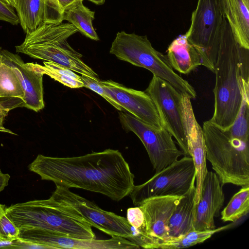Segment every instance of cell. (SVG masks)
Listing matches in <instances>:
<instances>
[{"label":"cell","mask_w":249,"mask_h":249,"mask_svg":"<svg viewBox=\"0 0 249 249\" xmlns=\"http://www.w3.org/2000/svg\"><path fill=\"white\" fill-rule=\"evenodd\" d=\"M29 169L56 186L100 193L116 201L129 196L135 186L134 175L118 150L107 149L73 157L39 154Z\"/></svg>","instance_id":"1"},{"label":"cell","mask_w":249,"mask_h":249,"mask_svg":"<svg viewBox=\"0 0 249 249\" xmlns=\"http://www.w3.org/2000/svg\"><path fill=\"white\" fill-rule=\"evenodd\" d=\"M242 47L235 39L226 18L221 23L214 67V112L209 121L224 130L233 123L242 100L239 79Z\"/></svg>","instance_id":"2"},{"label":"cell","mask_w":249,"mask_h":249,"mask_svg":"<svg viewBox=\"0 0 249 249\" xmlns=\"http://www.w3.org/2000/svg\"><path fill=\"white\" fill-rule=\"evenodd\" d=\"M7 211L19 230L37 228L79 239L96 238L92 226L77 211L51 197L11 205Z\"/></svg>","instance_id":"3"},{"label":"cell","mask_w":249,"mask_h":249,"mask_svg":"<svg viewBox=\"0 0 249 249\" xmlns=\"http://www.w3.org/2000/svg\"><path fill=\"white\" fill-rule=\"evenodd\" d=\"M77 32V29L70 23H44L26 34L24 41L16 46V52L35 59L56 63L100 81L98 75L81 59L83 55L67 41Z\"/></svg>","instance_id":"4"},{"label":"cell","mask_w":249,"mask_h":249,"mask_svg":"<svg viewBox=\"0 0 249 249\" xmlns=\"http://www.w3.org/2000/svg\"><path fill=\"white\" fill-rule=\"evenodd\" d=\"M206 158L221 184L249 185V142L232 138L209 120L203 123Z\"/></svg>","instance_id":"5"},{"label":"cell","mask_w":249,"mask_h":249,"mask_svg":"<svg viewBox=\"0 0 249 249\" xmlns=\"http://www.w3.org/2000/svg\"><path fill=\"white\" fill-rule=\"evenodd\" d=\"M109 53L121 60L147 69L179 93L185 94L191 99L196 98L193 87L175 71L167 55L154 48L147 36L119 32L111 44Z\"/></svg>","instance_id":"6"},{"label":"cell","mask_w":249,"mask_h":249,"mask_svg":"<svg viewBox=\"0 0 249 249\" xmlns=\"http://www.w3.org/2000/svg\"><path fill=\"white\" fill-rule=\"evenodd\" d=\"M225 18L220 0H198L185 34L189 42L198 52L201 65L213 72L219 49L218 31Z\"/></svg>","instance_id":"7"},{"label":"cell","mask_w":249,"mask_h":249,"mask_svg":"<svg viewBox=\"0 0 249 249\" xmlns=\"http://www.w3.org/2000/svg\"><path fill=\"white\" fill-rule=\"evenodd\" d=\"M196 173L192 158L184 156L156 174L145 182L135 185L129 195L139 206L145 200L158 196L185 195L195 184Z\"/></svg>","instance_id":"8"},{"label":"cell","mask_w":249,"mask_h":249,"mask_svg":"<svg viewBox=\"0 0 249 249\" xmlns=\"http://www.w3.org/2000/svg\"><path fill=\"white\" fill-rule=\"evenodd\" d=\"M119 118L122 127L126 131L133 132L141 141L156 173L184 155L177 148L172 134L165 127L156 128L123 111L119 112Z\"/></svg>","instance_id":"9"},{"label":"cell","mask_w":249,"mask_h":249,"mask_svg":"<svg viewBox=\"0 0 249 249\" xmlns=\"http://www.w3.org/2000/svg\"><path fill=\"white\" fill-rule=\"evenodd\" d=\"M50 197L73 208L92 227L111 236L122 237L136 243L134 229L126 218L101 209L67 188L56 186Z\"/></svg>","instance_id":"10"},{"label":"cell","mask_w":249,"mask_h":249,"mask_svg":"<svg viewBox=\"0 0 249 249\" xmlns=\"http://www.w3.org/2000/svg\"><path fill=\"white\" fill-rule=\"evenodd\" d=\"M145 92L153 101L162 126L175 139L184 156H189L179 107L180 93L167 83L154 76Z\"/></svg>","instance_id":"11"},{"label":"cell","mask_w":249,"mask_h":249,"mask_svg":"<svg viewBox=\"0 0 249 249\" xmlns=\"http://www.w3.org/2000/svg\"><path fill=\"white\" fill-rule=\"evenodd\" d=\"M18 238L50 247L52 249H139L136 243L116 236L106 240L83 239L62 235L37 228L19 230Z\"/></svg>","instance_id":"12"},{"label":"cell","mask_w":249,"mask_h":249,"mask_svg":"<svg viewBox=\"0 0 249 249\" xmlns=\"http://www.w3.org/2000/svg\"><path fill=\"white\" fill-rule=\"evenodd\" d=\"M178 104L189 156L193 159L196 169V206L199 200L203 182L208 172L203 132L196 120L191 99L180 94Z\"/></svg>","instance_id":"13"},{"label":"cell","mask_w":249,"mask_h":249,"mask_svg":"<svg viewBox=\"0 0 249 249\" xmlns=\"http://www.w3.org/2000/svg\"><path fill=\"white\" fill-rule=\"evenodd\" d=\"M99 84L124 110L156 128L162 127L156 106L146 92L127 88L111 80H100Z\"/></svg>","instance_id":"14"},{"label":"cell","mask_w":249,"mask_h":249,"mask_svg":"<svg viewBox=\"0 0 249 249\" xmlns=\"http://www.w3.org/2000/svg\"><path fill=\"white\" fill-rule=\"evenodd\" d=\"M180 196H158L149 198L139 206L145 220L146 231L151 249L168 237V225Z\"/></svg>","instance_id":"15"},{"label":"cell","mask_w":249,"mask_h":249,"mask_svg":"<svg viewBox=\"0 0 249 249\" xmlns=\"http://www.w3.org/2000/svg\"><path fill=\"white\" fill-rule=\"evenodd\" d=\"M224 200L223 185L217 175L208 171L199 200L195 206L194 229L205 231L215 229L214 218L219 216Z\"/></svg>","instance_id":"16"},{"label":"cell","mask_w":249,"mask_h":249,"mask_svg":"<svg viewBox=\"0 0 249 249\" xmlns=\"http://www.w3.org/2000/svg\"><path fill=\"white\" fill-rule=\"evenodd\" d=\"M0 60L10 66L18 77L25 92L24 107L36 112L45 106L43 76L25 63L18 54L0 47Z\"/></svg>","instance_id":"17"},{"label":"cell","mask_w":249,"mask_h":249,"mask_svg":"<svg viewBox=\"0 0 249 249\" xmlns=\"http://www.w3.org/2000/svg\"><path fill=\"white\" fill-rule=\"evenodd\" d=\"M222 8L235 39L249 49V0H224Z\"/></svg>","instance_id":"18"},{"label":"cell","mask_w":249,"mask_h":249,"mask_svg":"<svg viewBox=\"0 0 249 249\" xmlns=\"http://www.w3.org/2000/svg\"><path fill=\"white\" fill-rule=\"evenodd\" d=\"M196 185L181 196L169 221L168 237H178L194 229Z\"/></svg>","instance_id":"19"},{"label":"cell","mask_w":249,"mask_h":249,"mask_svg":"<svg viewBox=\"0 0 249 249\" xmlns=\"http://www.w3.org/2000/svg\"><path fill=\"white\" fill-rule=\"evenodd\" d=\"M167 57L173 69L185 74L201 65L198 52L189 42L185 34L179 36L171 42L167 49Z\"/></svg>","instance_id":"20"},{"label":"cell","mask_w":249,"mask_h":249,"mask_svg":"<svg viewBox=\"0 0 249 249\" xmlns=\"http://www.w3.org/2000/svg\"><path fill=\"white\" fill-rule=\"evenodd\" d=\"M25 92L12 68L0 60V104L9 112L24 107Z\"/></svg>","instance_id":"21"},{"label":"cell","mask_w":249,"mask_h":249,"mask_svg":"<svg viewBox=\"0 0 249 249\" xmlns=\"http://www.w3.org/2000/svg\"><path fill=\"white\" fill-rule=\"evenodd\" d=\"M83 1L79 0L66 9L63 20L68 21L87 37L98 41L99 37L92 24L95 12L85 6Z\"/></svg>","instance_id":"22"},{"label":"cell","mask_w":249,"mask_h":249,"mask_svg":"<svg viewBox=\"0 0 249 249\" xmlns=\"http://www.w3.org/2000/svg\"><path fill=\"white\" fill-rule=\"evenodd\" d=\"M15 8L26 34L33 33L44 24L43 0H17Z\"/></svg>","instance_id":"23"},{"label":"cell","mask_w":249,"mask_h":249,"mask_svg":"<svg viewBox=\"0 0 249 249\" xmlns=\"http://www.w3.org/2000/svg\"><path fill=\"white\" fill-rule=\"evenodd\" d=\"M27 65L35 71L47 74L54 80L70 88L77 89L84 87L81 76L67 67L51 61L43 62L44 66L34 63Z\"/></svg>","instance_id":"24"},{"label":"cell","mask_w":249,"mask_h":249,"mask_svg":"<svg viewBox=\"0 0 249 249\" xmlns=\"http://www.w3.org/2000/svg\"><path fill=\"white\" fill-rule=\"evenodd\" d=\"M239 85L242 96L241 104L233 123L226 130L232 138L249 142V81L241 77Z\"/></svg>","instance_id":"25"},{"label":"cell","mask_w":249,"mask_h":249,"mask_svg":"<svg viewBox=\"0 0 249 249\" xmlns=\"http://www.w3.org/2000/svg\"><path fill=\"white\" fill-rule=\"evenodd\" d=\"M230 224L212 230L198 231L193 230L178 237H168L159 242L156 249H177L188 248L204 242L214 233L230 228Z\"/></svg>","instance_id":"26"},{"label":"cell","mask_w":249,"mask_h":249,"mask_svg":"<svg viewBox=\"0 0 249 249\" xmlns=\"http://www.w3.org/2000/svg\"><path fill=\"white\" fill-rule=\"evenodd\" d=\"M249 211V185L242 186L235 194L221 212L224 222H235L247 214Z\"/></svg>","instance_id":"27"},{"label":"cell","mask_w":249,"mask_h":249,"mask_svg":"<svg viewBox=\"0 0 249 249\" xmlns=\"http://www.w3.org/2000/svg\"><path fill=\"white\" fill-rule=\"evenodd\" d=\"M7 207L0 204V242H11L18 238L19 230L7 213Z\"/></svg>","instance_id":"28"},{"label":"cell","mask_w":249,"mask_h":249,"mask_svg":"<svg viewBox=\"0 0 249 249\" xmlns=\"http://www.w3.org/2000/svg\"><path fill=\"white\" fill-rule=\"evenodd\" d=\"M44 23L57 24L63 21L64 11L58 0H43Z\"/></svg>","instance_id":"29"},{"label":"cell","mask_w":249,"mask_h":249,"mask_svg":"<svg viewBox=\"0 0 249 249\" xmlns=\"http://www.w3.org/2000/svg\"><path fill=\"white\" fill-rule=\"evenodd\" d=\"M84 87L96 92L117 110L124 111L122 107L100 85L99 81H97L87 76H81Z\"/></svg>","instance_id":"30"},{"label":"cell","mask_w":249,"mask_h":249,"mask_svg":"<svg viewBox=\"0 0 249 249\" xmlns=\"http://www.w3.org/2000/svg\"><path fill=\"white\" fill-rule=\"evenodd\" d=\"M0 20L9 22L12 25H18L19 20L14 8L7 5L0 0Z\"/></svg>","instance_id":"31"},{"label":"cell","mask_w":249,"mask_h":249,"mask_svg":"<svg viewBox=\"0 0 249 249\" xmlns=\"http://www.w3.org/2000/svg\"><path fill=\"white\" fill-rule=\"evenodd\" d=\"M3 249H52L50 247L41 245L39 244L31 242L25 240L18 238L14 240L8 245V246L0 247Z\"/></svg>","instance_id":"32"},{"label":"cell","mask_w":249,"mask_h":249,"mask_svg":"<svg viewBox=\"0 0 249 249\" xmlns=\"http://www.w3.org/2000/svg\"><path fill=\"white\" fill-rule=\"evenodd\" d=\"M8 112L4 110H0V132L8 133L13 135H17L10 129L3 126V122L5 117L7 115Z\"/></svg>","instance_id":"33"},{"label":"cell","mask_w":249,"mask_h":249,"mask_svg":"<svg viewBox=\"0 0 249 249\" xmlns=\"http://www.w3.org/2000/svg\"><path fill=\"white\" fill-rule=\"evenodd\" d=\"M10 178L8 174H3L0 169V193L8 185Z\"/></svg>","instance_id":"34"},{"label":"cell","mask_w":249,"mask_h":249,"mask_svg":"<svg viewBox=\"0 0 249 249\" xmlns=\"http://www.w3.org/2000/svg\"><path fill=\"white\" fill-rule=\"evenodd\" d=\"M79 0H58V1L64 11L68 7Z\"/></svg>","instance_id":"35"},{"label":"cell","mask_w":249,"mask_h":249,"mask_svg":"<svg viewBox=\"0 0 249 249\" xmlns=\"http://www.w3.org/2000/svg\"><path fill=\"white\" fill-rule=\"evenodd\" d=\"M7 5L15 8L17 0H1Z\"/></svg>","instance_id":"36"},{"label":"cell","mask_w":249,"mask_h":249,"mask_svg":"<svg viewBox=\"0 0 249 249\" xmlns=\"http://www.w3.org/2000/svg\"><path fill=\"white\" fill-rule=\"evenodd\" d=\"M89 0L96 5H100L104 4L105 0Z\"/></svg>","instance_id":"37"},{"label":"cell","mask_w":249,"mask_h":249,"mask_svg":"<svg viewBox=\"0 0 249 249\" xmlns=\"http://www.w3.org/2000/svg\"><path fill=\"white\" fill-rule=\"evenodd\" d=\"M0 110H4V111H6V110L4 109V108L2 107V106L1 105V104H0ZM8 112V111H7Z\"/></svg>","instance_id":"38"}]
</instances>
